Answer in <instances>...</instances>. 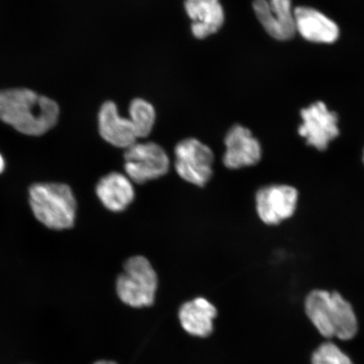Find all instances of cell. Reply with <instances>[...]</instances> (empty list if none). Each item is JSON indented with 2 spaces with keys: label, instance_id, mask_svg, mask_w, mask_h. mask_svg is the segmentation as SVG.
I'll use <instances>...</instances> for the list:
<instances>
[{
  "label": "cell",
  "instance_id": "13",
  "mask_svg": "<svg viewBox=\"0 0 364 364\" xmlns=\"http://www.w3.org/2000/svg\"><path fill=\"white\" fill-rule=\"evenodd\" d=\"M185 9L198 39L216 33L224 25L225 12L220 0H185Z\"/></svg>",
  "mask_w": 364,
  "mask_h": 364
},
{
  "label": "cell",
  "instance_id": "9",
  "mask_svg": "<svg viewBox=\"0 0 364 364\" xmlns=\"http://www.w3.org/2000/svg\"><path fill=\"white\" fill-rule=\"evenodd\" d=\"M252 6L258 21L273 38L287 41L294 38L292 0H254Z\"/></svg>",
  "mask_w": 364,
  "mask_h": 364
},
{
  "label": "cell",
  "instance_id": "6",
  "mask_svg": "<svg viewBox=\"0 0 364 364\" xmlns=\"http://www.w3.org/2000/svg\"><path fill=\"white\" fill-rule=\"evenodd\" d=\"M215 154L212 149L198 139L181 140L175 148V168L177 174L188 183L203 188L213 175Z\"/></svg>",
  "mask_w": 364,
  "mask_h": 364
},
{
  "label": "cell",
  "instance_id": "3",
  "mask_svg": "<svg viewBox=\"0 0 364 364\" xmlns=\"http://www.w3.org/2000/svg\"><path fill=\"white\" fill-rule=\"evenodd\" d=\"M29 201L35 217L49 229L63 230L74 226L77 203L68 185L35 184L29 190Z\"/></svg>",
  "mask_w": 364,
  "mask_h": 364
},
{
  "label": "cell",
  "instance_id": "1",
  "mask_svg": "<svg viewBox=\"0 0 364 364\" xmlns=\"http://www.w3.org/2000/svg\"><path fill=\"white\" fill-rule=\"evenodd\" d=\"M58 117V104L33 90L0 91V120L23 134L43 135L56 125Z\"/></svg>",
  "mask_w": 364,
  "mask_h": 364
},
{
  "label": "cell",
  "instance_id": "10",
  "mask_svg": "<svg viewBox=\"0 0 364 364\" xmlns=\"http://www.w3.org/2000/svg\"><path fill=\"white\" fill-rule=\"evenodd\" d=\"M225 145L223 163L228 169L239 170L261 161V144L247 127L239 124L232 127L225 136Z\"/></svg>",
  "mask_w": 364,
  "mask_h": 364
},
{
  "label": "cell",
  "instance_id": "20",
  "mask_svg": "<svg viewBox=\"0 0 364 364\" xmlns=\"http://www.w3.org/2000/svg\"><path fill=\"white\" fill-rule=\"evenodd\" d=\"M363 162H364V152H363Z\"/></svg>",
  "mask_w": 364,
  "mask_h": 364
},
{
  "label": "cell",
  "instance_id": "11",
  "mask_svg": "<svg viewBox=\"0 0 364 364\" xmlns=\"http://www.w3.org/2000/svg\"><path fill=\"white\" fill-rule=\"evenodd\" d=\"M294 18L295 31L309 42L330 44L339 38L338 26L315 9L295 8Z\"/></svg>",
  "mask_w": 364,
  "mask_h": 364
},
{
  "label": "cell",
  "instance_id": "2",
  "mask_svg": "<svg viewBox=\"0 0 364 364\" xmlns=\"http://www.w3.org/2000/svg\"><path fill=\"white\" fill-rule=\"evenodd\" d=\"M304 306L309 320L325 338L348 341L357 334L353 306L339 293L314 290L308 294Z\"/></svg>",
  "mask_w": 364,
  "mask_h": 364
},
{
  "label": "cell",
  "instance_id": "19",
  "mask_svg": "<svg viewBox=\"0 0 364 364\" xmlns=\"http://www.w3.org/2000/svg\"><path fill=\"white\" fill-rule=\"evenodd\" d=\"M94 364H117V363L114 361L100 360L98 362H95Z\"/></svg>",
  "mask_w": 364,
  "mask_h": 364
},
{
  "label": "cell",
  "instance_id": "4",
  "mask_svg": "<svg viewBox=\"0 0 364 364\" xmlns=\"http://www.w3.org/2000/svg\"><path fill=\"white\" fill-rule=\"evenodd\" d=\"M158 288V276L146 257L127 259L117 279V294L121 301L140 309L153 306Z\"/></svg>",
  "mask_w": 364,
  "mask_h": 364
},
{
  "label": "cell",
  "instance_id": "16",
  "mask_svg": "<svg viewBox=\"0 0 364 364\" xmlns=\"http://www.w3.org/2000/svg\"><path fill=\"white\" fill-rule=\"evenodd\" d=\"M129 114L138 139L147 138L156 122V111L152 105L143 99H135L130 104Z\"/></svg>",
  "mask_w": 364,
  "mask_h": 364
},
{
  "label": "cell",
  "instance_id": "15",
  "mask_svg": "<svg viewBox=\"0 0 364 364\" xmlns=\"http://www.w3.org/2000/svg\"><path fill=\"white\" fill-rule=\"evenodd\" d=\"M217 313L211 302L199 297L182 304L178 316L182 328L188 334L204 338L212 334Z\"/></svg>",
  "mask_w": 364,
  "mask_h": 364
},
{
  "label": "cell",
  "instance_id": "14",
  "mask_svg": "<svg viewBox=\"0 0 364 364\" xmlns=\"http://www.w3.org/2000/svg\"><path fill=\"white\" fill-rule=\"evenodd\" d=\"M95 192L103 206L113 213L124 211L135 198L133 181L119 172H112L102 177Z\"/></svg>",
  "mask_w": 364,
  "mask_h": 364
},
{
  "label": "cell",
  "instance_id": "8",
  "mask_svg": "<svg viewBox=\"0 0 364 364\" xmlns=\"http://www.w3.org/2000/svg\"><path fill=\"white\" fill-rule=\"evenodd\" d=\"M299 193L293 186L272 185L258 190L257 211L267 225H277L292 216L297 207Z\"/></svg>",
  "mask_w": 364,
  "mask_h": 364
},
{
  "label": "cell",
  "instance_id": "7",
  "mask_svg": "<svg viewBox=\"0 0 364 364\" xmlns=\"http://www.w3.org/2000/svg\"><path fill=\"white\" fill-rule=\"evenodd\" d=\"M302 124L299 134L306 139V143L321 151H324L332 140L339 135L338 114L329 111L324 102H318L300 113Z\"/></svg>",
  "mask_w": 364,
  "mask_h": 364
},
{
  "label": "cell",
  "instance_id": "18",
  "mask_svg": "<svg viewBox=\"0 0 364 364\" xmlns=\"http://www.w3.org/2000/svg\"><path fill=\"white\" fill-rule=\"evenodd\" d=\"M4 170V158L2 157L1 154H0V174L3 172Z\"/></svg>",
  "mask_w": 364,
  "mask_h": 364
},
{
  "label": "cell",
  "instance_id": "12",
  "mask_svg": "<svg viewBox=\"0 0 364 364\" xmlns=\"http://www.w3.org/2000/svg\"><path fill=\"white\" fill-rule=\"evenodd\" d=\"M99 131L104 140L117 148H129L139 139L130 119L122 117L112 102H105L100 111Z\"/></svg>",
  "mask_w": 364,
  "mask_h": 364
},
{
  "label": "cell",
  "instance_id": "17",
  "mask_svg": "<svg viewBox=\"0 0 364 364\" xmlns=\"http://www.w3.org/2000/svg\"><path fill=\"white\" fill-rule=\"evenodd\" d=\"M312 364H353L351 359L334 343H326L312 355Z\"/></svg>",
  "mask_w": 364,
  "mask_h": 364
},
{
  "label": "cell",
  "instance_id": "5",
  "mask_svg": "<svg viewBox=\"0 0 364 364\" xmlns=\"http://www.w3.org/2000/svg\"><path fill=\"white\" fill-rule=\"evenodd\" d=\"M124 170L134 183L142 185L166 176L170 170V159L156 143L136 142L126 149Z\"/></svg>",
  "mask_w": 364,
  "mask_h": 364
}]
</instances>
